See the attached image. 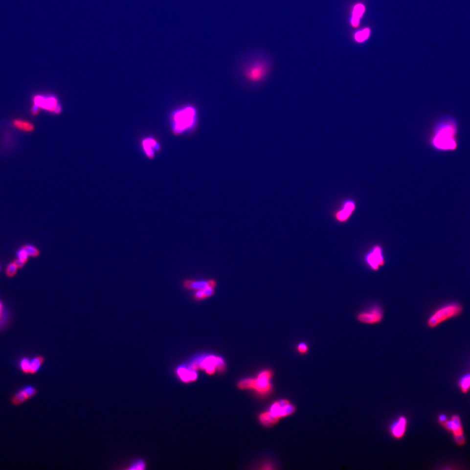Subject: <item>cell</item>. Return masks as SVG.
Masks as SVG:
<instances>
[{
    "instance_id": "cell-1",
    "label": "cell",
    "mask_w": 470,
    "mask_h": 470,
    "mask_svg": "<svg viewBox=\"0 0 470 470\" xmlns=\"http://www.w3.org/2000/svg\"><path fill=\"white\" fill-rule=\"evenodd\" d=\"M273 61L270 54L261 50H253L244 54L239 62L242 78L251 85H259L268 78Z\"/></svg>"
},
{
    "instance_id": "cell-2",
    "label": "cell",
    "mask_w": 470,
    "mask_h": 470,
    "mask_svg": "<svg viewBox=\"0 0 470 470\" xmlns=\"http://www.w3.org/2000/svg\"><path fill=\"white\" fill-rule=\"evenodd\" d=\"M459 126L451 116H444L435 123L429 134L428 143L435 151L454 152L458 146Z\"/></svg>"
},
{
    "instance_id": "cell-3",
    "label": "cell",
    "mask_w": 470,
    "mask_h": 470,
    "mask_svg": "<svg viewBox=\"0 0 470 470\" xmlns=\"http://www.w3.org/2000/svg\"><path fill=\"white\" fill-rule=\"evenodd\" d=\"M197 112L192 106L179 109L173 116V131L177 134L191 130L196 125Z\"/></svg>"
},
{
    "instance_id": "cell-4",
    "label": "cell",
    "mask_w": 470,
    "mask_h": 470,
    "mask_svg": "<svg viewBox=\"0 0 470 470\" xmlns=\"http://www.w3.org/2000/svg\"><path fill=\"white\" fill-rule=\"evenodd\" d=\"M272 377V371L264 370L261 372L255 379L247 378L239 381L238 387L241 389H253L257 393L266 394L271 391L272 385L270 381Z\"/></svg>"
},
{
    "instance_id": "cell-5",
    "label": "cell",
    "mask_w": 470,
    "mask_h": 470,
    "mask_svg": "<svg viewBox=\"0 0 470 470\" xmlns=\"http://www.w3.org/2000/svg\"><path fill=\"white\" fill-rule=\"evenodd\" d=\"M462 312V306L458 303L447 304L439 308L429 317L427 325L430 328H435L441 323L460 315Z\"/></svg>"
},
{
    "instance_id": "cell-6",
    "label": "cell",
    "mask_w": 470,
    "mask_h": 470,
    "mask_svg": "<svg viewBox=\"0 0 470 470\" xmlns=\"http://www.w3.org/2000/svg\"><path fill=\"white\" fill-rule=\"evenodd\" d=\"M439 423L453 434L455 442L459 446H463L465 444V437L464 436L463 428L460 417L457 415H452L451 418L448 420V417L444 415H441L438 417Z\"/></svg>"
},
{
    "instance_id": "cell-7",
    "label": "cell",
    "mask_w": 470,
    "mask_h": 470,
    "mask_svg": "<svg viewBox=\"0 0 470 470\" xmlns=\"http://www.w3.org/2000/svg\"><path fill=\"white\" fill-rule=\"evenodd\" d=\"M33 106L31 112L32 114H38L41 109L49 112L58 114L61 112V107L58 104V99L54 96H45L43 95H36L33 97Z\"/></svg>"
},
{
    "instance_id": "cell-8",
    "label": "cell",
    "mask_w": 470,
    "mask_h": 470,
    "mask_svg": "<svg viewBox=\"0 0 470 470\" xmlns=\"http://www.w3.org/2000/svg\"><path fill=\"white\" fill-rule=\"evenodd\" d=\"M384 312L381 306L374 305L369 309L358 312L357 320L366 325H375L383 321Z\"/></svg>"
},
{
    "instance_id": "cell-9",
    "label": "cell",
    "mask_w": 470,
    "mask_h": 470,
    "mask_svg": "<svg viewBox=\"0 0 470 470\" xmlns=\"http://www.w3.org/2000/svg\"><path fill=\"white\" fill-rule=\"evenodd\" d=\"M366 264L372 270L378 271L385 265L383 247L380 245H374L364 257Z\"/></svg>"
},
{
    "instance_id": "cell-10",
    "label": "cell",
    "mask_w": 470,
    "mask_h": 470,
    "mask_svg": "<svg viewBox=\"0 0 470 470\" xmlns=\"http://www.w3.org/2000/svg\"><path fill=\"white\" fill-rule=\"evenodd\" d=\"M356 202L353 199H347L341 204L340 207L334 213V218L338 223L344 224L352 217L356 210Z\"/></svg>"
},
{
    "instance_id": "cell-11",
    "label": "cell",
    "mask_w": 470,
    "mask_h": 470,
    "mask_svg": "<svg viewBox=\"0 0 470 470\" xmlns=\"http://www.w3.org/2000/svg\"><path fill=\"white\" fill-rule=\"evenodd\" d=\"M295 410V406L288 400L282 399L273 403L269 411L273 415L280 419L292 415Z\"/></svg>"
},
{
    "instance_id": "cell-12",
    "label": "cell",
    "mask_w": 470,
    "mask_h": 470,
    "mask_svg": "<svg viewBox=\"0 0 470 470\" xmlns=\"http://www.w3.org/2000/svg\"><path fill=\"white\" fill-rule=\"evenodd\" d=\"M38 394V389L32 385H27L15 392L11 398V403L15 406L22 404L25 402L34 397Z\"/></svg>"
},
{
    "instance_id": "cell-13",
    "label": "cell",
    "mask_w": 470,
    "mask_h": 470,
    "mask_svg": "<svg viewBox=\"0 0 470 470\" xmlns=\"http://www.w3.org/2000/svg\"><path fill=\"white\" fill-rule=\"evenodd\" d=\"M225 362L219 357H208L198 363V368L205 370L206 373L210 375H212L215 372L216 368L219 371H223L225 369Z\"/></svg>"
},
{
    "instance_id": "cell-14",
    "label": "cell",
    "mask_w": 470,
    "mask_h": 470,
    "mask_svg": "<svg viewBox=\"0 0 470 470\" xmlns=\"http://www.w3.org/2000/svg\"><path fill=\"white\" fill-rule=\"evenodd\" d=\"M182 285V288L185 290L195 291L203 290L210 286L216 288L218 286V282L214 278L201 280L188 278L183 281Z\"/></svg>"
},
{
    "instance_id": "cell-15",
    "label": "cell",
    "mask_w": 470,
    "mask_h": 470,
    "mask_svg": "<svg viewBox=\"0 0 470 470\" xmlns=\"http://www.w3.org/2000/svg\"><path fill=\"white\" fill-rule=\"evenodd\" d=\"M407 426V420L406 417L404 416L399 417L397 421L392 423L391 426H390V432H391L394 438L399 440L404 436Z\"/></svg>"
},
{
    "instance_id": "cell-16",
    "label": "cell",
    "mask_w": 470,
    "mask_h": 470,
    "mask_svg": "<svg viewBox=\"0 0 470 470\" xmlns=\"http://www.w3.org/2000/svg\"><path fill=\"white\" fill-rule=\"evenodd\" d=\"M12 125L16 130L24 133H32L35 130L34 124L30 121L24 120V119H13Z\"/></svg>"
},
{
    "instance_id": "cell-17",
    "label": "cell",
    "mask_w": 470,
    "mask_h": 470,
    "mask_svg": "<svg viewBox=\"0 0 470 470\" xmlns=\"http://www.w3.org/2000/svg\"><path fill=\"white\" fill-rule=\"evenodd\" d=\"M365 12V7L362 3H358L355 5L352 11V16L351 18V24L353 27H358L359 25L360 19L363 16Z\"/></svg>"
},
{
    "instance_id": "cell-18",
    "label": "cell",
    "mask_w": 470,
    "mask_h": 470,
    "mask_svg": "<svg viewBox=\"0 0 470 470\" xmlns=\"http://www.w3.org/2000/svg\"><path fill=\"white\" fill-rule=\"evenodd\" d=\"M177 373L180 379L185 383L196 381L197 378H198V374L195 372L194 370L190 371L183 366H180L177 369Z\"/></svg>"
},
{
    "instance_id": "cell-19",
    "label": "cell",
    "mask_w": 470,
    "mask_h": 470,
    "mask_svg": "<svg viewBox=\"0 0 470 470\" xmlns=\"http://www.w3.org/2000/svg\"><path fill=\"white\" fill-rule=\"evenodd\" d=\"M259 421L265 426L270 427L278 422L279 419L273 415L270 411L261 413L259 416Z\"/></svg>"
},
{
    "instance_id": "cell-20",
    "label": "cell",
    "mask_w": 470,
    "mask_h": 470,
    "mask_svg": "<svg viewBox=\"0 0 470 470\" xmlns=\"http://www.w3.org/2000/svg\"><path fill=\"white\" fill-rule=\"evenodd\" d=\"M45 362L42 356H36L30 358V375H34L40 371Z\"/></svg>"
},
{
    "instance_id": "cell-21",
    "label": "cell",
    "mask_w": 470,
    "mask_h": 470,
    "mask_svg": "<svg viewBox=\"0 0 470 470\" xmlns=\"http://www.w3.org/2000/svg\"><path fill=\"white\" fill-rule=\"evenodd\" d=\"M9 313L4 302L0 299V329H3L8 323Z\"/></svg>"
},
{
    "instance_id": "cell-22",
    "label": "cell",
    "mask_w": 470,
    "mask_h": 470,
    "mask_svg": "<svg viewBox=\"0 0 470 470\" xmlns=\"http://www.w3.org/2000/svg\"><path fill=\"white\" fill-rule=\"evenodd\" d=\"M142 144H143V148L146 155L150 157H153V148H156V149L158 148V144L156 142V140L151 138H148V139L144 140Z\"/></svg>"
},
{
    "instance_id": "cell-23",
    "label": "cell",
    "mask_w": 470,
    "mask_h": 470,
    "mask_svg": "<svg viewBox=\"0 0 470 470\" xmlns=\"http://www.w3.org/2000/svg\"><path fill=\"white\" fill-rule=\"evenodd\" d=\"M19 370L23 374L30 375V358L28 357H23L18 362Z\"/></svg>"
},
{
    "instance_id": "cell-24",
    "label": "cell",
    "mask_w": 470,
    "mask_h": 470,
    "mask_svg": "<svg viewBox=\"0 0 470 470\" xmlns=\"http://www.w3.org/2000/svg\"><path fill=\"white\" fill-rule=\"evenodd\" d=\"M19 269V267L17 266L16 263L15 262V261H11L7 265L6 268H5V274L6 275L7 278H14V277L16 276Z\"/></svg>"
},
{
    "instance_id": "cell-25",
    "label": "cell",
    "mask_w": 470,
    "mask_h": 470,
    "mask_svg": "<svg viewBox=\"0 0 470 470\" xmlns=\"http://www.w3.org/2000/svg\"><path fill=\"white\" fill-rule=\"evenodd\" d=\"M27 252H28L29 256L30 257H38L41 255L40 249L38 248L36 246L32 245V244H24L22 246Z\"/></svg>"
},
{
    "instance_id": "cell-26",
    "label": "cell",
    "mask_w": 470,
    "mask_h": 470,
    "mask_svg": "<svg viewBox=\"0 0 470 470\" xmlns=\"http://www.w3.org/2000/svg\"><path fill=\"white\" fill-rule=\"evenodd\" d=\"M370 35V30L369 28H364L358 31L355 34V40L358 43H362L368 40Z\"/></svg>"
},
{
    "instance_id": "cell-27",
    "label": "cell",
    "mask_w": 470,
    "mask_h": 470,
    "mask_svg": "<svg viewBox=\"0 0 470 470\" xmlns=\"http://www.w3.org/2000/svg\"><path fill=\"white\" fill-rule=\"evenodd\" d=\"M15 255H16L15 258L22 261V262L24 263L26 265V263H28L29 258L30 257L29 256L28 253L26 251V249H25L22 246H21L19 249H17L16 252H15Z\"/></svg>"
},
{
    "instance_id": "cell-28",
    "label": "cell",
    "mask_w": 470,
    "mask_h": 470,
    "mask_svg": "<svg viewBox=\"0 0 470 470\" xmlns=\"http://www.w3.org/2000/svg\"><path fill=\"white\" fill-rule=\"evenodd\" d=\"M459 387L462 393H466L470 391V374H469V375L464 376V377L460 380L459 382Z\"/></svg>"
},
{
    "instance_id": "cell-29",
    "label": "cell",
    "mask_w": 470,
    "mask_h": 470,
    "mask_svg": "<svg viewBox=\"0 0 470 470\" xmlns=\"http://www.w3.org/2000/svg\"><path fill=\"white\" fill-rule=\"evenodd\" d=\"M146 468V464L145 461H144L143 460L139 459V460H134V461L133 462V463L132 464V466H131L130 467L127 468V470H145Z\"/></svg>"
},
{
    "instance_id": "cell-30",
    "label": "cell",
    "mask_w": 470,
    "mask_h": 470,
    "mask_svg": "<svg viewBox=\"0 0 470 470\" xmlns=\"http://www.w3.org/2000/svg\"><path fill=\"white\" fill-rule=\"evenodd\" d=\"M193 300L196 302H201L206 300L204 290L195 291L192 294Z\"/></svg>"
},
{
    "instance_id": "cell-31",
    "label": "cell",
    "mask_w": 470,
    "mask_h": 470,
    "mask_svg": "<svg viewBox=\"0 0 470 470\" xmlns=\"http://www.w3.org/2000/svg\"><path fill=\"white\" fill-rule=\"evenodd\" d=\"M296 350H297L298 353L300 354H306V353L308 352L309 350V347H308V344L304 342L300 343L296 346Z\"/></svg>"
},
{
    "instance_id": "cell-32",
    "label": "cell",
    "mask_w": 470,
    "mask_h": 470,
    "mask_svg": "<svg viewBox=\"0 0 470 470\" xmlns=\"http://www.w3.org/2000/svg\"><path fill=\"white\" fill-rule=\"evenodd\" d=\"M204 295H205L206 299H208L212 296L214 295L216 292V288L215 287H208V288L204 289Z\"/></svg>"
},
{
    "instance_id": "cell-33",
    "label": "cell",
    "mask_w": 470,
    "mask_h": 470,
    "mask_svg": "<svg viewBox=\"0 0 470 470\" xmlns=\"http://www.w3.org/2000/svg\"><path fill=\"white\" fill-rule=\"evenodd\" d=\"M0 270H1V265H0Z\"/></svg>"
}]
</instances>
